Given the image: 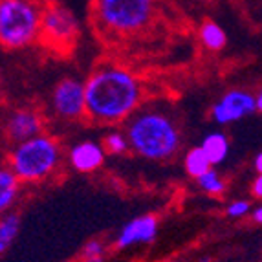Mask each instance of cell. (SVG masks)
Wrapping results in <instances>:
<instances>
[{
  "label": "cell",
  "instance_id": "cell-21",
  "mask_svg": "<svg viewBox=\"0 0 262 262\" xmlns=\"http://www.w3.org/2000/svg\"><path fill=\"white\" fill-rule=\"evenodd\" d=\"M251 192H253V196L262 198V174H258L255 178L253 185H251Z\"/></svg>",
  "mask_w": 262,
  "mask_h": 262
},
{
  "label": "cell",
  "instance_id": "cell-11",
  "mask_svg": "<svg viewBox=\"0 0 262 262\" xmlns=\"http://www.w3.org/2000/svg\"><path fill=\"white\" fill-rule=\"evenodd\" d=\"M105 147L96 141H81V143L74 145L68 154L70 163L75 170L79 172H92L105 160Z\"/></svg>",
  "mask_w": 262,
  "mask_h": 262
},
{
  "label": "cell",
  "instance_id": "cell-7",
  "mask_svg": "<svg viewBox=\"0 0 262 262\" xmlns=\"http://www.w3.org/2000/svg\"><path fill=\"white\" fill-rule=\"evenodd\" d=\"M77 33V22L75 17L62 6H57L50 2L42 17L39 39L46 42L68 44Z\"/></svg>",
  "mask_w": 262,
  "mask_h": 262
},
{
  "label": "cell",
  "instance_id": "cell-19",
  "mask_svg": "<svg viewBox=\"0 0 262 262\" xmlns=\"http://www.w3.org/2000/svg\"><path fill=\"white\" fill-rule=\"evenodd\" d=\"M18 185H11V187H0V209L6 211L11 204H13L15 196H17Z\"/></svg>",
  "mask_w": 262,
  "mask_h": 262
},
{
  "label": "cell",
  "instance_id": "cell-23",
  "mask_svg": "<svg viewBox=\"0 0 262 262\" xmlns=\"http://www.w3.org/2000/svg\"><path fill=\"white\" fill-rule=\"evenodd\" d=\"M255 169H257L258 174H262V152L255 158Z\"/></svg>",
  "mask_w": 262,
  "mask_h": 262
},
{
  "label": "cell",
  "instance_id": "cell-24",
  "mask_svg": "<svg viewBox=\"0 0 262 262\" xmlns=\"http://www.w3.org/2000/svg\"><path fill=\"white\" fill-rule=\"evenodd\" d=\"M257 110H260V112H262V90H260V94L257 96Z\"/></svg>",
  "mask_w": 262,
  "mask_h": 262
},
{
  "label": "cell",
  "instance_id": "cell-9",
  "mask_svg": "<svg viewBox=\"0 0 262 262\" xmlns=\"http://www.w3.org/2000/svg\"><path fill=\"white\" fill-rule=\"evenodd\" d=\"M42 132V116L33 108H17L6 119V136L15 145L37 138Z\"/></svg>",
  "mask_w": 262,
  "mask_h": 262
},
{
  "label": "cell",
  "instance_id": "cell-5",
  "mask_svg": "<svg viewBox=\"0 0 262 262\" xmlns=\"http://www.w3.org/2000/svg\"><path fill=\"white\" fill-rule=\"evenodd\" d=\"M61 160V147L52 136H37L15 145L9 154V169L24 182H37L52 174Z\"/></svg>",
  "mask_w": 262,
  "mask_h": 262
},
{
  "label": "cell",
  "instance_id": "cell-3",
  "mask_svg": "<svg viewBox=\"0 0 262 262\" xmlns=\"http://www.w3.org/2000/svg\"><path fill=\"white\" fill-rule=\"evenodd\" d=\"M46 0H2L0 2V40L4 48H24L40 37Z\"/></svg>",
  "mask_w": 262,
  "mask_h": 262
},
{
  "label": "cell",
  "instance_id": "cell-12",
  "mask_svg": "<svg viewBox=\"0 0 262 262\" xmlns=\"http://www.w3.org/2000/svg\"><path fill=\"white\" fill-rule=\"evenodd\" d=\"M200 147L204 149V152L207 154L211 163H213V165H219V163H222L224 160H226L227 150H229V141H227V138L224 134L214 132V134H209L204 138Z\"/></svg>",
  "mask_w": 262,
  "mask_h": 262
},
{
  "label": "cell",
  "instance_id": "cell-1",
  "mask_svg": "<svg viewBox=\"0 0 262 262\" xmlns=\"http://www.w3.org/2000/svg\"><path fill=\"white\" fill-rule=\"evenodd\" d=\"M86 116L99 123L121 121L134 116L141 101V84L118 66L97 68L86 79Z\"/></svg>",
  "mask_w": 262,
  "mask_h": 262
},
{
  "label": "cell",
  "instance_id": "cell-14",
  "mask_svg": "<svg viewBox=\"0 0 262 262\" xmlns=\"http://www.w3.org/2000/svg\"><path fill=\"white\" fill-rule=\"evenodd\" d=\"M211 169H213V163H211V160L207 158L202 147H194L185 154V170L192 178H200L202 174H206Z\"/></svg>",
  "mask_w": 262,
  "mask_h": 262
},
{
  "label": "cell",
  "instance_id": "cell-4",
  "mask_svg": "<svg viewBox=\"0 0 262 262\" xmlns=\"http://www.w3.org/2000/svg\"><path fill=\"white\" fill-rule=\"evenodd\" d=\"M94 15L114 35H136L154 22L158 4L156 0H94Z\"/></svg>",
  "mask_w": 262,
  "mask_h": 262
},
{
  "label": "cell",
  "instance_id": "cell-18",
  "mask_svg": "<svg viewBox=\"0 0 262 262\" xmlns=\"http://www.w3.org/2000/svg\"><path fill=\"white\" fill-rule=\"evenodd\" d=\"M84 262H101L105 257V246L99 241H88L83 248Z\"/></svg>",
  "mask_w": 262,
  "mask_h": 262
},
{
  "label": "cell",
  "instance_id": "cell-13",
  "mask_svg": "<svg viewBox=\"0 0 262 262\" xmlns=\"http://www.w3.org/2000/svg\"><path fill=\"white\" fill-rule=\"evenodd\" d=\"M200 40L204 42V46L207 50L219 52V50H222L226 46L227 37H226V31L222 30V26H219L213 20H207L200 28Z\"/></svg>",
  "mask_w": 262,
  "mask_h": 262
},
{
  "label": "cell",
  "instance_id": "cell-17",
  "mask_svg": "<svg viewBox=\"0 0 262 262\" xmlns=\"http://www.w3.org/2000/svg\"><path fill=\"white\" fill-rule=\"evenodd\" d=\"M103 147H105V150L110 154H123L130 147V143H128L127 136L119 134V132H112V134H108L105 138Z\"/></svg>",
  "mask_w": 262,
  "mask_h": 262
},
{
  "label": "cell",
  "instance_id": "cell-10",
  "mask_svg": "<svg viewBox=\"0 0 262 262\" xmlns=\"http://www.w3.org/2000/svg\"><path fill=\"white\" fill-rule=\"evenodd\" d=\"M158 233V220L152 214H143V216H136L128 224L123 226L116 238L118 248H128L134 244H147L152 242Z\"/></svg>",
  "mask_w": 262,
  "mask_h": 262
},
{
  "label": "cell",
  "instance_id": "cell-2",
  "mask_svg": "<svg viewBox=\"0 0 262 262\" xmlns=\"http://www.w3.org/2000/svg\"><path fill=\"white\" fill-rule=\"evenodd\" d=\"M127 138L130 149L149 160H165L180 147L176 125L158 110H143L130 116Z\"/></svg>",
  "mask_w": 262,
  "mask_h": 262
},
{
  "label": "cell",
  "instance_id": "cell-22",
  "mask_svg": "<svg viewBox=\"0 0 262 262\" xmlns=\"http://www.w3.org/2000/svg\"><path fill=\"white\" fill-rule=\"evenodd\" d=\"M253 220L258 224H262V206H258L257 209L253 211Z\"/></svg>",
  "mask_w": 262,
  "mask_h": 262
},
{
  "label": "cell",
  "instance_id": "cell-6",
  "mask_svg": "<svg viewBox=\"0 0 262 262\" xmlns=\"http://www.w3.org/2000/svg\"><path fill=\"white\" fill-rule=\"evenodd\" d=\"M53 112L62 119L75 121L86 116V84L77 79H62L53 88L52 94Z\"/></svg>",
  "mask_w": 262,
  "mask_h": 262
},
{
  "label": "cell",
  "instance_id": "cell-20",
  "mask_svg": "<svg viewBox=\"0 0 262 262\" xmlns=\"http://www.w3.org/2000/svg\"><path fill=\"white\" fill-rule=\"evenodd\" d=\"M248 213H249V204L246 200L231 202L229 207H227V216H231V219H241V216H244Z\"/></svg>",
  "mask_w": 262,
  "mask_h": 262
},
{
  "label": "cell",
  "instance_id": "cell-16",
  "mask_svg": "<svg viewBox=\"0 0 262 262\" xmlns=\"http://www.w3.org/2000/svg\"><path fill=\"white\" fill-rule=\"evenodd\" d=\"M196 182H198V185L206 192H209V194H220V192H224V189H226L224 180L220 178L219 172L213 169L207 170L206 174H202L200 178H196Z\"/></svg>",
  "mask_w": 262,
  "mask_h": 262
},
{
  "label": "cell",
  "instance_id": "cell-15",
  "mask_svg": "<svg viewBox=\"0 0 262 262\" xmlns=\"http://www.w3.org/2000/svg\"><path fill=\"white\" fill-rule=\"evenodd\" d=\"M18 233V216L17 214H8L0 222V251H6L8 246L15 241Z\"/></svg>",
  "mask_w": 262,
  "mask_h": 262
},
{
  "label": "cell",
  "instance_id": "cell-8",
  "mask_svg": "<svg viewBox=\"0 0 262 262\" xmlns=\"http://www.w3.org/2000/svg\"><path fill=\"white\" fill-rule=\"evenodd\" d=\"M255 110H257V97L244 90H231L224 94L219 103L213 105L211 118L220 125H227L233 121H241Z\"/></svg>",
  "mask_w": 262,
  "mask_h": 262
}]
</instances>
